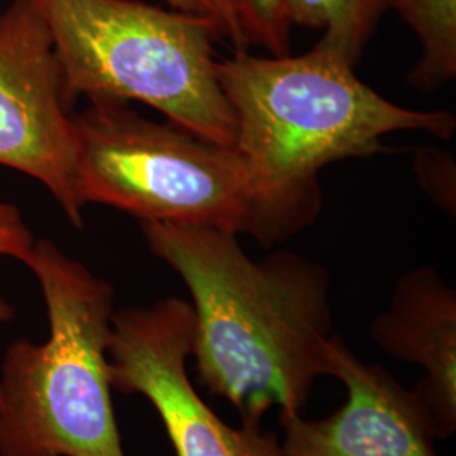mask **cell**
<instances>
[{
    "instance_id": "cell-2",
    "label": "cell",
    "mask_w": 456,
    "mask_h": 456,
    "mask_svg": "<svg viewBox=\"0 0 456 456\" xmlns=\"http://www.w3.org/2000/svg\"><path fill=\"white\" fill-rule=\"evenodd\" d=\"M218 78L235 117V149L261 205L265 245L316 218L318 175L328 164L382 152V139L395 132L443 141L455 134L452 112L401 107L316 45L301 56L271 58L237 49L218 60Z\"/></svg>"
},
{
    "instance_id": "cell-8",
    "label": "cell",
    "mask_w": 456,
    "mask_h": 456,
    "mask_svg": "<svg viewBox=\"0 0 456 456\" xmlns=\"http://www.w3.org/2000/svg\"><path fill=\"white\" fill-rule=\"evenodd\" d=\"M333 377L346 389L342 408L320 419L279 416L289 456H440L436 431L412 389L342 338L331 345Z\"/></svg>"
},
{
    "instance_id": "cell-14",
    "label": "cell",
    "mask_w": 456,
    "mask_h": 456,
    "mask_svg": "<svg viewBox=\"0 0 456 456\" xmlns=\"http://www.w3.org/2000/svg\"><path fill=\"white\" fill-rule=\"evenodd\" d=\"M173 11H180L190 16L201 17L212 22L220 34L237 49L248 48L242 22L232 0H164Z\"/></svg>"
},
{
    "instance_id": "cell-7",
    "label": "cell",
    "mask_w": 456,
    "mask_h": 456,
    "mask_svg": "<svg viewBox=\"0 0 456 456\" xmlns=\"http://www.w3.org/2000/svg\"><path fill=\"white\" fill-rule=\"evenodd\" d=\"M69 107L43 17L28 0H12L0 12V164L41 183L83 228Z\"/></svg>"
},
{
    "instance_id": "cell-3",
    "label": "cell",
    "mask_w": 456,
    "mask_h": 456,
    "mask_svg": "<svg viewBox=\"0 0 456 456\" xmlns=\"http://www.w3.org/2000/svg\"><path fill=\"white\" fill-rule=\"evenodd\" d=\"M26 265L46 303L49 337L5 350L0 456H126L107 355L114 286L46 239Z\"/></svg>"
},
{
    "instance_id": "cell-11",
    "label": "cell",
    "mask_w": 456,
    "mask_h": 456,
    "mask_svg": "<svg viewBox=\"0 0 456 456\" xmlns=\"http://www.w3.org/2000/svg\"><path fill=\"white\" fill-rule=\"evenodd\" d=\"M416 34L421 56L409 73L414 90L429 92L456 77V0H397L395 9Z\"/></svg>"
},
{
    "instance_id": "cell-12",
    "label": "cell",
    "mask_w": 456,
    "mask_h": 456,
    "mask_svg": "<svg viewBox=\"0 0 456 456\" xmlns=\"http://www.w3.org/2000/svg\"><path fill=\"white\" fill-rule=\"evenodd\" d=\"M244 28L248 46L257 45L273 56L291 51L288 0H232Z\"/></svg>"
},
{
    "instance_id": "cell-13",
    "label": "cell",
    "mask_w": 456,
    "mask_h": 456,
    "mask_svg": "<svg viewBox=\"0 0 456 456\" xmlns=\"http://www.w3.org/2000/svg\"><path fill=\"white\" fill-rule=\"evenodd\" d=\"M416 173L424 190L448 212L455 213V164L440 149H421L416 154Z\"/></svg>"
},
{
    "instance_id": "cell-9",
    "label": "cell",
    "mask_w": 456,
    "mask_h": 456,
    "mask_svg": "<svg viewBox=\"0 0 456 456\" xmlns=\"http://www.w3.org/2000/svg\"><path fill=\"white\" fill-rule=\"evenodd\" d=\"M375 345L392 359L423 369L412 387L438 440L456 431V291L440 273L421 265L395 282L387 310L369 328Z\"/></svg>"
},
{
    "instance_id": "cell-1",
    "label": "cell",
    "mask_w": 456,
    "mask_h": 456,
    "mask_svg": "<svg viewBox=\"0 0 456 456\" xmlns=\"http://www.w3.org/2000/svg\"><path fill=\"white\" fill-rule=\"evenodd\" d=\"M149 250L184 282L193 308L198 384L225 399L240 424L271 409L301 414L322 377H333L331 281L308 257L279 250L261 261L239 235L141 222Z\"/></svg>"
},
{
    "instance_id": "cell-15",
    "label": "cell",
    "mask_w": 456,
    "mask_h": 456,
    "mask_svg": "<svg viewBox=\"0 0 456 456\" xmlns=\"http://www.w3.org/2000/svg\"><path fill=\"white\" fill-rule=\"evenodd\" d=\"M33 232L26 225L19 208L0 201V256L26 264L34 247ZM14 318V308L0 297V325Z\"/></svg>"
},
{
    "instance_id": "cell-4",
    "label": "cell",
    "mask_w": 456,
    "mask_h": 456,
    "mask_svg": "<svg viewBox=\"0 0 456 456\" xmlns=\"http://www.w3.org/2000/svg\"><path fill=\"white\" fill-rule=\"evenodd\" d=\"M48 28L69 103L141 102L167 122L235 147L212 22L139 0H28Z\"/></svg>"
},
{
    "instance_id": "cell-5",
    "label": "cell",
    "mask_w": 456,
    "mask_h": 456,
    "mask_svg": "<svg viewBox=\"0 0 456 456\" xmlns=\"http://www.w3.org/2000/svg\"><path fill=\"white\" fill-rule=\"evenodd\" d=\"M77 195L141 222L248 233L265 245L254 181L235 147L137 114L129 102L88 100L73 114Z\"/></svg>"
},
{
    "instance_id": "cell-6",
    "label": "cell",
    "mask_w": 456,
    "mask_h": 456,
    "mask_svg": "<svg viewBox=\"0 0 456 456\" xmlns=\"http://www.w3.org/2000/svg\"><path fill=\"white\" fill-rule=\"evenodd\" d=\"M193 323L190 301L175 296L115 311L107 343L112 391L149 401L176 456H289L277 433L235 428L201 397L188 370Z\"/></svg>"
},
{
    "instance_id": "cell-10",
    "label": "cell",
    "mask_w": 456,
    "mask_h": 456,
    "mask_svg": "<svg viewBox=\"0 0 456 456\" xmlns=\"http://www.w3.org/2000/svg\"><path fill=\"white\" fill-rule=\"evenodd\" d=\"M397 0H288L291 26L323 29L316 46L357 66L382 17Z\"/></svg>"
}]
</instances>
